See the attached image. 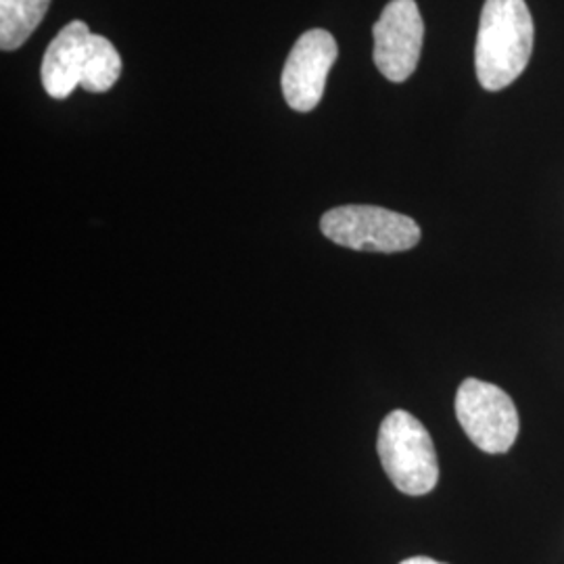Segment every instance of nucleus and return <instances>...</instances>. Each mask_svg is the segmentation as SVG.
<instances>
[{"label": "nucleus", "instance_id": "f257e3e1", "mask_svg": "<svg viewBox=\"0 0 564 564\" xmlns=\"http://www.w3.org/2000/svg\"><path fill=\"white\" fill-rule=\"evenodd\" d=\"M533 18L524 0H485L475 69L485 90L498 93L519 80L533 53Z\"/></svg>", "mask_w": 564, "mask_h": 564}, {"label": "nucleus", "instance_id": "f03ea898", "mask_svg": "<svg viewBox=\"0 0 564 564\" xmlns=\"http://www.w3.org/2000/svg\"><path fill=\"white\" fill-rule=\"evenodd\" d=\"M379 458L387 477L405 496H424L440 481V460L424 424L405 410L384 416L379 440Z\"/></svg>", "mask_w": 564, "mask_h": 564}, {"label": "nucleus", "instance_id": "7ed1b4c3", "mask_svg": "<svg viewBox=\"0 0 564 564\" xmlns=\"http://www.w3.org/2000/svg\"><path fill=\"white\" fill-rule=\"evenodd\" d=\"M321 228L328 241L354 251L400 253L421 242L419 224L377 205L335 207L324 214Z\"/></svg>", "mask_w": 564, "mask_h": 564}, {"label": "nucleus", "instance_id": "20e7f679", "mask_svg": "<svg viewBox=\"0 0 564 564\" xmlns=\"http://www.w3.org/2000/svg\"><path fill=\"white\" fill-rule=\"evenodd\" d=\"M456 416L485 454H506L519 437L517 405L498 384L466 379L456 393Z\"/></svg>", "mask_w": 564, "mask_h": 564}, {"label": "nucleus", "instance_id": "39448f33", "mask_svg": "<svg viewBox=\"0 0 564 564\" xmlns=\"http://www.w3.org/2000/svg\"><path fill=\"white\" fill-rule=\"evenodd\" d=\"M372 36L377 69L389 82L408 80L423 53L424 21L416 0H391L375 23Z\"/></svg>", "mask_w": 564, "mask_h": 564}, {"label": "nucleus", "instance_id": "423d86ee", "mask_svg": "<svg viewBox=\"0 0 564 564\" xmlns=\"http://www.w3.org/2000/svg\"><path fill=\"white\" fill-rule=\"evenodd\" d=\"M337 55L339 46L330 32H303L282 67V95L291 109L310 113L318 107L326 88V78L337 61Z\"/></svg>", "mask_w": 564, "mask_h": 564}, {"label": "nucleus", "instance_id": "0eeeda50", "mask_svg": "<svg viewBox=\"0 0 564 564\" xmlns=\"http://www.w3.org/2000/svg\"><path fill=\"white\" fill-rule=\"evenodd\" d=\"M90 39L93 32L84 21H72L48 44L42 59L41 78L51 99H67L80 86Z\"/></svg>", "mask_w": 564, "mask_h": 564}, {"label": "nucleus", "instance_id": "6e6552de", "mask_svg": "<svg viewBox=\"0 0 564 564\" xmlns=\"http://www.w3.org/2000/svg\"><path fill=\"white\" fill-rule=\"evenodd\" d=\"M51 0H0V48L15 51L41 25Z\"/></svg>", "mask_w": 564, "mask_h": 564}, {"label": "nucleus", "instance_id": "1a4fd4ad", "mask_svg": "<svg viewBox=\"0 0 564 564\" xmlns=\"http://www.w3.org/2000/svg\"><path fill=\"white\" fill-rule=\"evenodd\" d=\"M120 74L121 57L118 48L105 36L93 34L86 48L84 67H82V88L88 93L101 95L116 86Z\"/></svg>", "mask_w": 564, "mask_h": 564}, {"label": "nucleus", "instance_id": "9d476101", "mask_svg": "<svg viewBox=\"0 0 564 564\" xmlns=\"http://www.w3.org/2000/svg\"><path fill=\"white\" fill-rule=\"evenodd\" d=\"M400 564H445L440 563V561H433V558H429V556H414V558H408V561H403Z\"/></svg>", "mask_w": 564, "mask_h": 564}]
</instances>
